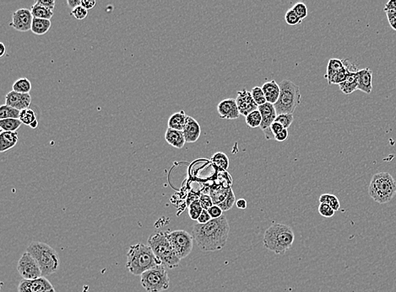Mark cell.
Listing matches in <instances>:
<instances>
[{"instance_id":"6da1fadb","label":"cell","mask_w":396,"mask_h":292,"mask_svg":"<svg viewBox=\"0 0 396 292\" xmlns=\"http://www.w3.org/2000/svg\"><path fill=\"white\" fill-rule=\"evenodd\" d=\"M229 234V222L225 216H221L206 224H194L192 236L201 251L214 252L225 247Z\"/></svg>"},{"instance_id":"7a4b0ae2","label":"cell","mask_w":396,"mask_h":292,"mask_svg":"<svg viewBox=\"0 0 396 292\" xmlns=\"http://www.w3.org/2000/svg\"><path fill=\"white\" fill-rule=\"evenodd\" d=\"M162 265L150 246L137 243L130 246L127 253V270L134 275H142L147 270Z\"/></svg>"},{"instance_id":"3957f363","label":"cell","mask_w":396,"mask_h":292,"mask_svg":"<svg viewBox=\"0 0 396 292\" xmlns=\"http://www.w3.org/2000/svg\"><path fill=\"white\" fill-rule=\"evenodd\" d=\"M294 239V233L291 226L283 223H273L266 229L263 243L268 250L280 255L289 250Z\"/></svg>"},{"instance_id":"277c9868","label":"cell","mask_w":396,"mask_h":292,"mask_svg":"<svg viewBox=\"0 0 396 292\" xmlns=\"http://www.w3.org/2000/svg\"><path fill=\"white\" fill-rule=\"evenodd\" d=\"M26 252L37 261L43 277L57 272L60 265V256L51 246L41 242H33L28 246Z\"/></svg>"},{"instance_id":"5b68a950","label":"cell","mask_w":396,"mask_h":292,"mask_svg":"<svg viewBox=\"0 0 396 292\" xmlns=\"http://www.w3.org/2000/svg\"><path fill=\"white\" fill-rule=\"evenodd\" d=\"M148 245L156 258L169 269L178 267L181 259L178 257L168 238L167 231L157 232L148 238Z\"/></svg>"},{"instance_id":"8992f818","label":"cell","mask_w":396,"mask_h":292,"mask_svg":"<svg viewBox=\"0 0 396 292\" xmlns=\"http://www.w3.org/2000/svg\"><path fill=\"white\" fill-rule=\"evenodd\" d=\"M369 194L374 202L379 204L391 202L396 194L395 179L389 173H378L372 178Z\"/></svg>"},{"instance_id":"52a82bcc","label":"cell","mask_w":396,"mask_h":292,"mask_svg":"<svg viewBox=\"0 0 396 292\" xmlns=\"http://www.w3.org/2000/svg\"><path fill=\"white\" fill-rule=\"evenodd\" d=\"M280 88V97L275 105L277 115L293 114L297 106L301 104V93L299 86L291 80H283L279 84Z\"/></svg>"},{"instance_id":"ba28073f","label":"cell","mask_w":396,"mask_h":292,"mask_svg":"<svg viewBox=\"0 0 396 292\" xmlns=\"http://www.w3.org/2000/svg\"><path fill=\"white\" fill-rule=\"evenodd\" d=\"M142 285L147 292H161L170 285V278L164 265H160L142 275Z\"/></svg>"},{"instance_id":"9c48e42d","label":"cell","mask_w":396,"mask_h":292,"mask_svg":"<svg viewBox=\"0 0 396 292\" xmlns=\"http://www.w3.org/2000/svg\"><path fill=\"white\" fill-rule=\"evenodd\" d=\"M167 238L180 259L185 258L192 252L193 238L188 232L183 230L167 231Z\"/></svg>"},{"instance_id":"30bf717a","label":"cell","mask_w":396,"mask_h":292,"mask_svg":"<svg viewBox=\"0 0 396 292\" xmlns=\"http://www.w3.org/2000/svg\"><path fill=\"white\" fill-rule=\"evenodd\" d=\"M17 271L23 280H35L42 277V270L35 258L28 252L23 253L18 262Z\"/></svg>"},{"instance_id":"8fae6325","label":"cell","mask_w":396,"mask_h":292,"mask_svg":"<svg viewBox=\"0 0 396 292\" xmlns=\"http://www.w3.org/2000/svg\"><path fill=\"white\" fill-rule=\"evenodd\" d=\"M19 292H53L54 288L46 278H37L35 280H23L18 286Z\"/></svg>"},{"instance_id":"7c38bea8","label":"cell","mask_w":396,"mask_h":292,"mask_svg":"<svg viewBox=\"0 0 396 292\" xmlns=\"http://www.w3.org/2000/svg\"><path fill=\"white\" fill-rule=\"evenodd\" d=\"M33 17L32 11L28 9H20L12 15V21L10 25L18 31L27 32L32 29Z\"/></svg>"},{"instance_id":"4fadbf2b","label":"cell","mask_w":396,"mask_h":292,"mask_svg":"<svg viewBox=\"0 0 396 292\" xmlns=\"http://www.w3.org/2000/svg\"><path fill=\"white\" fill-rule=\"evenodd\" d=\"M236 102L241 115L245 117L248 114L256 111L259 108L257 104L255 103V101L252 99L251 92H248L246 88L238 91Z\"/></svg>"},{"instance_id":"5bb4252c","label":"cell","mask_w":396,"mask_h":292,"mask_svg":"<svg viewBox=\"0 0 396 292\" xmlns=\"http://www.w3.org/2000/svg\"><path fill=\"white\" fill-rule=\"evenodd\" d=\"M32 103V97L30 93H20L10 91L5 96V105L11 106L18 111H23L29 108Z\"/></svg>"},{"instance_id":"9a60e30c","label":"cell","mask_w":396,"mask_h":292,"mask_svg":"<svg viewBox=\"0 0 396 292\" xmlns=\"http://www.w3.org/2000/svg\"><path fill=\"white\" fill-rule=\"evenodd\" d=\"M217 112L221 119L235 120L240 116L236 99H225L218 104Z\"/></svg>"},{"instance_id":"2e32d148","label":"cell","mask_w":396,"mask_h":292,"mask_svg":"<svg viewBox=\"0 0 396 292\" xmlns=\"http://www.w3.org/2000/svg\"><path fill=\"white\" fill-rule=\"evenodd\" d=\"M183 133L185 138L186 143H195L201 137V125L195 119L188 116Z\"/></svg>"},{"instance_id":"e0dca14e","label":"cell","mask_w":396,"mask_h":292,"mask_svg":"<svg viewBox=\"0 0 396 292\" xmlns=\"http://www.w3.org/2000/svg\"><path fill=\"white\" fill-rule=\"evenodd\" d=\"M258 110L260 111L262 116L260 129L264 132L269 129L273 122H275V119L277 117V113L275 111V106L270 103H265L263 106H259Z\"/></svg>"},{"instance_id":"ac0fdd59","label":"cell","mask_w":396,"mask_h":292,"mask_svg":"<svg viewBox=\"0 0 396 292\" xmlns=\"http://www.w3.org/2000/svg\"><path fill=\"white\" fill-rule=\"evenodd\" d=\"M357 89L365 93H371L373 90V72L369 68L357 71Z\"/></svg>"},{"instance_id":"d6986e66","label":"cell","mask_w":396,"mask_h":292,"mask_svg":"<svg viewBox=\"0 0 396 292\" xmlns=\"http://www.w3.org/2000/svg\"><path fill=\"white\" fill-rule=\"evenodd\" d=\"M262 89L265 93L267 103L275 106L280 97V88L279 84H277L275 80L266 82L263 84Z\"/></svg>"},{"instance_id":"ffe728a7","label":"cell","mask_w":396,"mask_h":292,"mask_svg":"<svg viewBox=\"0 0 396 292\" xmlns=\"http://www.w3.org/2000/svg\"><path fill=\"white\" fill-rule=\"evenodd\" d=\"M165 139L169 145L173 146L178 149L183 148L186 143L185 138H184L183 132L174 130L172 128H167L166 134H165Z\"/></svg>"},{"instance_id":"44dd1931","label":"cell","mask_w":396,"mask_h":292,"mask_svg":"<svg viewBox=\"0 0 396 292\" xmlns=\"http://www.w3.org/2000/svg\"><path fill=\"white\" fill-rule=\"evenodd\" d=\"M18 143V133L12 132H1L0 133V152H7Z\"/></svg>"},{"instance_id":"7402d4cb","label":"cell","mask_w":396,"mask_h":292,"mask_svg":"<svg viewBox=\"0 0 396 292\" xmlns=\"http://www.w3.org/2000/svg\"><path fill=\"white\" fill-rule=\"evenodd\" d=\"M357 86H358L357 71H350L346 80L339 85L340 89L345 94H351L353 93L355 90H357Z\"/></svg>"},{"instance_id":"603a6c76","label":"cell","mask_w":396,"mask_h":292,"mask_svg":"<svg viewBox=\"0 0 396 292\" xmlns=\"http://www.w3.org/2000/svg\"><path fill=\"white\" fill-rule=\"evenodd\" d=\"M345 61L343 60H340L337 58L329 59L328 65H327L326 74L324 75V78L327 79L329 83L331 80L332 78L342 69H345Z\"/></svg>"},{"instance_id":"cb8c5ba5","label":"cell","mask_w":396,"mask_h":292,"mask_svg":"<svg viewBox=\"0 0 396 292\" xmlns=\"http://www.w3.org/2000/svg\"><path fill=\"white\" fill-rule=\"evenodd\" d=\"M187 115L183 111H179L177 113H174L170 116L168 119V128H172L174 130L182 131L185 126L186 120H187Z\"/></svg>"},{"instance_id":"d4e9b609","label":"cell","mask_w":396,"mask_h":292,"mask_svg":"<svg viewBox=\"0 0 396 292\" xmlns=\"http://www.w3.org/2000/svg\"><path fill=\"white\" fill-rule=\"evenodd\" d=\"M51 28V21L49 20H42L34 18L32 25V32L37 36H42L47 33Z\"/></svg>"},{"instance_id":"484cf974","label":"cell","mask_w":396,"mask_h":292,"mask_svg":"<svg viewBox=\"0 0 396 292\" xmlns=\"http://www.w3.org/2000/svg\"><path fill=\"white\" fill-rule=\"evenodd\" d=\"M32 14H33V17L37 18V19H42V20H51V18L53 16V11L47 9V8L42 7L40 5H34L32 7Z\"/></svg>"},{"instance_id":"4316f807","label":"cell","mask_w":396,"mask_h":292,"mask_svg":"<svg viewBox=\"0 0 396 292\" xmlns=\"http://www.w3.org/2000/svg\"><path fill=\"white\" fill-rule=\"evenodd\" d=\"M211 162L220 170H227L229 168L230 161L224 152H218L211 157Z\"/></svg>"},{"instance_id":"83f0119b","label":"cell","mask_w":396,"mask_h":292,"mask_svg":"<svg viewBox=\"0 0 396 292\" xmlns=\"http://www.w3.org/2000/svg\"><path fill=\"white\" fill-rule=\"evenodd\" d=\"M13 91L20 93H29L32 90V84L26 78H21L13 84Z\"/></svg>"},{"instance_id":"f1b7e54d","label":"cell","mask_w":396,"mask_h":292,"mask_svg":"<svg viewBox=\"0 0 396 292\" xmlns=\"http://www.w3.org/2000/svg\"><path fill=\"white\" fill-rule=\"evenodd\" d=\"M21 121L19 119H5L0 120V127L3 132L15 133L20 127Z\"/></svg>"},{"instance_id":"f546056e","label":"cell","mask_w":396,"mask_h":292,"mask_svg":"<svg viewBox=\"0 0 396 292\" xmlns=\"http://www.w3.org/2000/svg\"><path fill=\"white\" fill-rule=\"evenodd\" d=\"M20 111L16 109L13 108L11 106H4L0 107V120L5 119H19Z\"/></svg>"},{"instance_id":"4dcf8cb0","label":"cell","mask_w":396,"mask_h":292,"mask_svg":"<svg viewBox=\"0 0 396 292\" xmlns=\"http://www.w3.org/2000/svg\"><path fill=\"white\" fill-rule=\"evenodd\" d=\"M245 122L250 128L260 127L262 122V116L259 110L252 111L245 117Z\"/></svg>"},{"instance_id":"1f68e13d","label":"cell","mask_w":396,"mask_h":292,"mask_svg":"<svg viewBox=\"0 0 396 292\" xmlns=\"http://www.w3.org/2000/svg\"><path fill=\"white\" fill-rule=\"evenodd\" d=\"M320 203L329 205L334 211H337L341 207V203L335 196L331 194H324L320 197Z\"/></svg>"},{"instance_id":"d6a6232c","label":"cell","mask_w":396,"mask_h":292,"mask_svg":"<svg viewBox=\"0 0 396 292\" xmlns=\"http://www.w3.org/2000/svg\"><path fill=\"white\" fill-rule=\"evenodd\" d=\"M203 210L200 201L195 200V201L191 202L190 205L188 206V215L193 221H198L199 217L201 216Z\"/></svg>"},{"instance_id":"836d02e7","label":"cell","mask_w":396,"mask_h":292,"mask_svg":"<svg viewBox=\"0 0 396 292\" xmlns=\"http://www.w3.org/2000/svg\"><path fill=\"white\" fill-rule=\"evenodd\" d=\"M19 120L25 125H30L37 120L35 112L32 109L28 108L20 111Z\"/></svg>"},{"instance_id":"e575fe53","label":"cell","mask_w":396,"mask_h":292,"mask_svg":"<svg viewBox=\"0 0 396 292\" xmlns=\"http://www.w3.org/2000/svg\"><path fill=\"white\" fill-rule=\"evenodd\" d=\"M252 99L257 104L258 106H263L265 103H267L266 98H265V93L263 91L262 87H254L251 90Z\"/></svg>"},{"instance_id":"d590c367","label":"cell","mask_w":396,"mask_h":292,"mask_svg":"<svg viewBox=\"0 0 396 292\" xmlns=\"http://www.w3.org/2000/svg\"><path fill=\"white\" fill-rule=\"evenodd\" d=\"M345 65H346L345 69H342V71H340L339 73H337V74L332 78L331 80L329 82V84H338V85H340V84H342V83H343V82L346 80L347 75H348V74H349V72L351 71V70L347 68L346 61H345Z\"/></svg>"},{"instance_id":"8d00e7d4","label":"cell","mask_w":396,"mask_h":292,"mask_svg":"<svg viewBox=\"0 0 396 292\" xmlns=\"http://www.w3.org/2000/svg\"><path fill=\"white\" fill-rule=\"evenodd\" d=\"M235 194H234V192H233V189H231L230 191H229V194H228V197L225 198V201L218 206H220V209H221L223 211H225L230 210V209L233 207V205L235 204Z\"/></svg>"},{"instance_id":"74e56055","label":"cell","mask_w":396,"mask_h":292,"mask_svg":"<svg viewBox=\"0 0 396 292\" xmlns=\"http://www.w3.org/2000/svg\"><path fill=\"white\" fill-rule=\"evenodd\" d=\"M293 120H294V117H293L292 114H280V115H277V117L275 119V121H277L281 124L285 129H288L293 122Z\"/></svg>"},{"instance_id":"f35d334b","label":"cell","mask_w":396,"mask_h":292,"mask_svg":"<svg viewBox=\"0 0 396 292\" xmlns=\"http://www.w3.org/2000/svg\"><path fill=\"white\" fill-rule=\"evenodd\" d=\"M285 20L287 24L289 25H297L298 24L302 23V20H300V18L297 16V14L294 12V10H292V8H291L290 10H288L286 13Z\"/></svg>"},{"instance_id":"ab89813d","label":"cell","mask_w":396,"mask_h":292,"mask_svg":"<svg viewBox=\"0 0 396 292\" xmlns=\"http://www.w3.org/2000/svg\"><path fill=\"white\" fill-rule=\"evenodd\" d=\"M292 10H294V12L297 14V16L300 18V20L302 21V20H304L305 18L307 17V14H308L307 7L304 3H297L292 7Z\"/></svg>"},{"instance_id":"60d3db41","label":"cell","mask_w":396,"mask_h":292,"mask_svg":"<svg viewBox=\"0 0 396 292\" xmlns=\"http://www.w3.org/2000/svg\"><path fill=\"white\" fill-rule=\"evenodd\" d=\"M87 15H88V10L84 9V7H82L81 5L78 6L71 11V15L78 20H84L87 18Z\"/></svg>"},{"instance_id":"b9f144b4","label":"cell","mask_w":396,"mask_h":292,"mask_svg":"<svg viewBox=\"0 0 396 292\" xmlns=\"http://www.w3.org/2000/svg\"><path fill=\"white\" fill-rule=\"evenodd\" d=\"M334 212L335 211L329 206V205L324 204V203H320V206H319V213L324 217L326 218H329L334 216Z\"/></svg>"},{"instance_id":"7bdbcfd3","label":"cell","mask_w":396,"mask_h":292,"mask_svg":"<svg viewBox=\"0 0 396 292\" xmlns=\"http://www.w3.org/2000/svg\"><path fill=\"white\" fill-rule=\"evenodd\" d=\"M199 201L201 202L202 208L206 211H208L209 209L211 208L214 206L213 201L211 199V196H208V194H202Z\"/></svg>"},{"instance_id":"ee69618b","label":"cell","mask_w":396,"mask_h":292,"mask_svg":"<svg viewBox=\"0 0 396 292\" xmlns=\"http://www.w3.org/2000/svg\"><path fill=\"white\" fill-rule=\"evenodd\" d=\"M208 212L211 215V218L216 219L222 216L223 211L220 209V206L214 205L211 208L209 209Z\"/></svg>"},{"instance_id":"f6af8a7d","label":"cell","mask_w":396,"mask_h":292,"mask_svg":"<svg viewBox=\"0 0 396 292\" xmlns=\"http://www.w3.org/2000/svg\"><path fill=\"white\" fill-rule=\"evenodd\" d=\"M35 4L36 5H40V6H42V7L49 9V10L53 11L56 3H55L54 0H37V1H36Z\"/></svg>"},{"instance_id":"bcb514c9","label":"cell","mask_w":396,"mask_h":292,"mask_svg":"<svg viewBox=\"0 0 396 292\" xmlns=\"http://www.w3.org/2000/svg\"><path fill=\"white\" fill-rule=\"evenodd\" d=\"M211 219L212 218H211V215L209 214L208 211L203 210L202 213H201V215L200 216V217H199L198 221H198V223L200 224H206L211 221Z\"/></svg>"},{"instance_id":"7dc6e473","label":"cell","mask_w":396,"mask_h":292,"mask_svg":"<svg viewBox=\"0 0 396 292\" xmlns=\"http://www.w3.org/2000/svg\"><path fill=\"white\" fill-rule=\"evenodd\" d=\"M270 131L273 133V135L276 136L279 133H281L285 128L283 127V125L277 121L272 123V125H270Z\"/></svg>"},{"instance_id":"c3c4849f","label":"cell","mask_w":396,"mask_h":292,"mask_svg":"<svg viewBox=\"0 0 396 292\" xmlns=\"http://www.w3.org/2000/svg\"><path fill=\"white\" fill-rule=\"evenodd\" d=\"M288 138V129H284L281 133H279L277 135L275 136V140L277 142H285Z\"/></svg>"},{"instance_id":"681fc988","label":"cell","mask_w":396,"mask_h":292,"mask_svg":"<svg viewBox=\"0 0 396 292\" xmlns=\"http://www.w3.org/2000/svg\"><path fill=\"white\" fill-rule=\"evenodd\" d=\"M97 2L94 0H81V6L84 7V9L88 10H92V8L94 7Z\"/></svg>"},{"instance_id":"f907efd6","label":"cell","mask_w":396,"mask_h":292,"mask_svg":"<svg viewBox=\"0 0 396 292\" xmlns=\"http://www.w3.org/2000/svg\"><path fill=\"white\" fill-rule=\"evenodd\" d=\"M384 10V12H386L388 10H395L396 11V0H390L387 3Z\"/></svg>"},{"instance_id":"816d5d0a","label":"cell","mask_w":396,"mask_h":292,"mask_svg":"<svg viewBox=\"0 0 396 292\" xmlns=\"http://www.w3.org/2000/svg\"><path fill=\"white\" fill-rule=\"evenodd\" d=\"M236 205H237V207L241 209V210H245V209L247 208V206H248L246 200L244 199L238 200V201L236 202Z\"/></svg>"},{"instance_id":"f5cc1de1","label":"cell","mask_w":396,"mask_h":292,"mask_svg":"<svg viewBox=\"0 0 396 292\" xmlns=\"http://www.w3.org/2000/svg\"><path fill=\"white\" fill-rule=\"evenodd\" d=\"M67 4L72 10H74L75 8L81 5V1H79V0H68Z\"/></svg>"},{"instance_id":"db71d44e","label":"cell","mask_w":396,"mask_h":292,"mask_svg":"<svg viewBox=\"0 0 396 292\" xmlns=\"http://www.w3.org/2000/svg\"><path fill=\"white\" fill-rule=\"evenodd\" d=\"M0 57H3L4 55L5 54V52H6V48H5V46L3 42H1L0 43Z\"/></svg>"},{"instance_id":"11a10c76","label":"cell","mask_w":396,"mask_h":292,"mask_svg":"<svg viewBox=\"0 0 396 292\" xmlns=\"http://www.w3.org/2000/svg\"><path fill=\"white\" fill-rule=\"evenodd\" d=\"M31 128H33V129H36V128L38 126V120H36L34 122L32 123L30 125H29Z\"/></svg>"},{"instance_id":"9f6ffc18","label":"cell","mask_w":396,"mask_h":292,"mask_svg":"<svg viewBox=\"0 0 396 292\" xmlns=\"http://www.w3.org/2000/svg\"><path fill=\"white\" fill-rule=\"evenodd\" d=\"M389 25H391V27L393 28V29H394V30H396V19L391 20V21H389Z\"/></svg>"},{"instance_id":"6f0895ef","label":"cell","mask_w":396,"mask_h":292,"mask_svg":"<svg viewBox=\"0 0 396 292\" xmlns=\"http://www.w3.org/2000/svg\"><path fill=\"white\" fill-rule=\"evenodd\" d=\"M395 15H396V11H395Z\"/></svg>"},{"instance_id":"680465c9","label":"cell","mask_w":396,"mask_h":292,"mask_svg":"<svg viewBox=\"0 0 396 292\" xmlns=\"http://www.w3.org/2000/svg\"><path fill=\"white\" fill-rule=\"evenodd\" d=\"M53 292H55V291H53Z\"/></svg>"}]
</instances>
